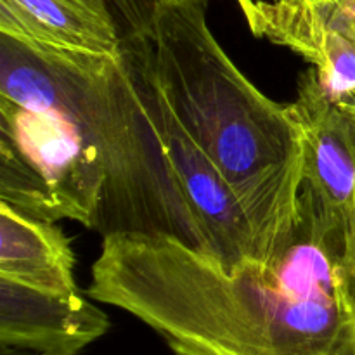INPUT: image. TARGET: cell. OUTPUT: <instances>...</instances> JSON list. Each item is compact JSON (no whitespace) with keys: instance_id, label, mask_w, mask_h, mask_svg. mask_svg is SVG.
<instances>
[{"instance_id":"cell-7","label":"cell","mask_w":355,"mask_h":355,"mask_svg":"<svg viewBox=\"0 0 355 355\" xmlns=\"http://www.w3.org/2000/svg\"><path fill=\"white\" fill-rule=\"evenodd\" d=\"M304 142V182L322 208L355 241V123L329 99L315 68L298 80V96L288 104Z\"/></svg>"},{"instance_id":"cell-4","label":"cell","mask_w":355,"mask_h":355,"mask_svg":"<svg viewBox=\"0 0 355 355\" xmlns=\"http://www.w3.org/2000/svg\"><path fill=\"white\" fill-rule=\"evenodd\" d=\"M104 186L96 153L51 97L31 49L0 35V201L94 229Z\"/></svg>"},{"instance_id":"cell-8","label":"cell","mask_w":355,"mask_h":355,"mask_svg":"<svg viewBox=\"0 0 355 355\" xmlns=\"http://www.w3.org/2000/svg\"><path fill=\"white\" fill-rule=\"evenodd\" d=\"M110 326V318L80 291L52 293L0 277V345L80 355Z\"/></svg>"},{"instance_id":"cell-2","label":"cell","mask_w":355,"mask_h":355,"mask_svg":"<svg viewBox=\"0 0 355 355\" xmlns=\"http://www.w3.org/2000/svg\"><path fill=\"white\" fill-rule=\"evenodd\" d=\"M207 3L163 7L141 37L144 58L166 106L220 170L272 262L291 234L304 184L300 128L288 104L260 92L225 54Z\"/></svg>"},{"instance_id":"cell-14","label":"cell","mask_w":355,"mask_h":355,"mask_svg":"<svg viewBox=\"0 0 355 355\" xmlns=\"http://www.w3.org/2000/svg\"><path fill=\"white\" fill-rule=\"evenodd\" d=\"M347 6H349V3H347ZM350 9H352V12H354V33H355V9H354V7H350Z\"/></svg>"},{"instance_id":"cell-1","label":"cell","mask_w":355,"mask_h":355,"mask_svg":"<svg viewBox=\"0 0 355 355\" xmlns=\"http://www.w3.org/2000/svg\"><path fill=\"white\" fill-rule=\"evenodd\" d=\"M87 295L144 322L175 355H355L349 243L307 182L270 263L225 266L170 236L113 234Z\"/></svg>"},{"instance_id":"cell-10","label":"cell","mask_w":355,"mask_h":355,"mask_svg":"<svg viewBox=\"0 0 355 355\" xmlns=\"http://www.w3.org/2000/svg\"><path fill=\"white\" fill-rule=\"evenodd\" d=\"M0 277L52 293H75V255L54 222L0 201Z\"/></svg>"},{"instance_id":"cell-12","label":"cell","mask_w":355,"mask_h":355,"mask_svg":"<svg viewBox=\"0 0 355 355\" xmlns=\"http://www.w3.org/2000/svg\"><path fill=\"white\" fill-rule=\"evenodd\" d=\"M0 355H75V354H59V352H37V350L19 349V347L0 345Z\"/></svg>"},{"instance_id":"cell-3","label":"cell","mask_w":355,"mask_h":355,"mask_svg":"<svg viewBox=\"0 0 355 355\" xmlns=\"http://www.w3.org/2000/svg\"><path fill=\"white\" fill-rule=\"evenodd\" d=\"M26 45L51 97L78 125L104 170L94 231L103 238L170 236L210 253L153 116L137 35H125L118 55Z\"/></svg>"},{"instance_id":"cell-6","label":"cell","mask_w":355,"mask_h":355,"mask_svg":"<svg viewBox=\"0 0 355 355\" xmlns=\"http://www.w3.org/2000/svg\"><path fill=\"white\" fill-rule=\"evenodd\" d=\"M141 40V37H139ZM148 99L179 186L205 232L211 255L225 266L245 260L267 262L262 245L238 196L207 153L194 142L156 89L142 47Z\"/></svg>"},{"instance_id":"cell-9","label":"cell","mask_w":355,"mask_h":355,"mask_svg":"<svg viewBox=\"0 0 355 355\" xmlns=\"http://www.w3.org/2000/svg\"><path fill=\"white\" fill-rule=\"evenodd\" d=\"M110 0H0V35L38 47L118 55L123 37Z\"/></svg>"},{"instance_id":"cell-5","label":"cell","mask_w":355,"mask_h":355,"mask_svg":"<svg viewBox=\"0 0 355 355\" xmlns=\"http://www.w3.org/2000/svg\"><path fill=\"white\" fill-rule=\"evenodd\" d=\"M255 37L311 62L329 99L355 123L354 12L343 0H238Z\"/></svg>"},{"instance_id":"cell-15","label":"cell","mask_w":355,"mask_h":355,"mask_svg":"<svg viewBox=\"0 0 355 355\" xmlns=\"http://www.w3.org/2000/svg\"><path fill=\"white\" fill-rule=\"evenodd\" d=\"M345 2H355V0H345Z\"/></svg>"},{"instance_id":"cell-11","label":"cell","mask_w":355,"mask_h":355,"mask_svg":"<svg viewBox=\"0 0 355 355\" xmlns=\"http://www.w3.org/2000/svg\"><path fill=\"white\" fill-rule=\"evenodd\" d=\"M128 26V33L148 35L156 14L165 6L180 0H110Z\"/></svg>"},{"instance_id":"cell-13","label":"cell","mask_w":355,"mask_h":355,"mask_svg":"<svg viewBox=\"0 0 355 355\" xmlns=\"http://www.w3.org/2000/svg\"><path fill=\"white\" fill-rule=\"evenodd\" d=\"M349 263H350V276H352V293H354V304H355V241L349 248Z\"/></svg>"}]
</instances>
